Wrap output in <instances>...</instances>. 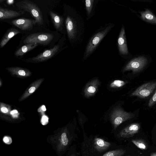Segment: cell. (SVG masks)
<instances>
[{"label":"cell","instance_id":"4fadbf2b","mask_svg":"<svg viewBox=\"0 0 156 156\" xmlns=\"http://www.w3.org/2000/svg\"><path fill=\"white\" fill-rule=\"evenodd\" d=\"M24 12V11L22 10L16 11L0 7V19L1 20H3L7 19L14 18L23 14Z\"/></svg>","mask_w":156,"mask_h":156},{"label":"cell","instance_id":"9a60e30c","mask_svg":"<svg viewBox=\"0 0 156 156\" xmlns=\"http://www.w3.org/2000/svg\"><path fill=\"white\" fill-rule=\"evenodd\" d=\"M6 69L12 75L19 77H27L30 76L31 72L28 69L18 67H9Z\"/></svg>","mask_w":156,"mask_h":156},{"label":"cell","instance_id":"ba28073f","mask_svg":"<svg viewBox=\"0 0 156 156\" xmlns=\"http://www.w3.org/2000/svg\"><path fill=\"white\" fill-rule=\"evenodd\" d=\"M147 63V59L143 57H139L129 62L123 69V71L132 70L136 73L142 69Z\"/></svg>","mask_w":156,"mask_h":156},{"label":"cell","instance_id":"1f68e13d","mask_svg":"<svg viewBox=\"0 0 156 156\" xmlns=\"http://www.w3.org/2000/svg\"><path fill=\"white\" fill-rule=\"evenodd\" d=\"M38 112H44L46 111V109L44 105H43L41 106L38 109Z\"/></svg>","mask_w":156,"mask_h":156},{"label":"cell","instance_id":"8992f818","mask_svg":"<svg viewBox=\"0 0 156 156\" xmlns=\"http://www.w3.org/2000/svg\"><path fill=\"white\" fill-rule=\"evenodd\" d=\"M54 36L48 33H36L27 36L24 40L25 44L36 43L44 45L48 44L53 39Z\"/></svg>","mask_w":156,"mask_h":156},{"label":"cell","instance_id":"4dcf8cb0","mask_svg":"<svg viewBox=\"0 0 156 156\" xmlns=\"http://www.w3.org/2000/svg\"><path fill=\"white\" fill-rule=\"evenodd\" d=\"M48 118L47 116L45 115H43L41 119V122L42 124L44 123H44H46L47 122H48Z\"/></svg>","mask_w":156,"mask_h":156},{"label":"cell","instance_id":"83f0119b","mask_svg":"<svg viewBox=\"0 0 156 156\" xmlns=\"http://www.w3.org/2000/svg\"><path fill=\"white\" fill-rule=\"evenodd\" d=\"M74 149L73 146L71 147L66 152L67 156H77Z\"/></svg>","mask_w":156,"mask_h":156},{"label":"cell","instance_id":"d590c367","mask_svg":"<svg viewBox=\"0 0 156 156\" xmlns=\"http://www.w3.org/2000/svg\"><path fill=\"white\" fill-rule=\"evenodd\" d=\"M127 156H130V155H127Z\"/></svg>","mask_w":156,"mask_h":156},{"label":"cell","instance_id":"30bf717a","mask_svg":"<svg viewBox=\"0 0 156 156\" xmlns=\"http://www.w3.org/2000/svg\"><path fill=\"white\" fill-rule=\"evenodd\" d=\"M140 128V124L133 123L126 126L120 131L118 136L122 138L132 137L138 133Z\"/></svg>","mask_w":156,"mask_h":156},{"label":"cell","instance_id":"5b68a950","mask_svg":"<svg viewBox=\"0 0 156 156\" xmlns=\"http://www.w3.org/2000/svg\"><path fill=\"white\" fill-rule=\"evenodd\" d=\"M134 116V115L133 114L126 112L120 108L114 109L111 115V121L114 129H116L122 123Z\"/></svg>","mask_w":156,"mask_h":156},{"label":"cell","instance_id":"f1b7e54d","mask_svg":"<svg viewBox=\"0 0 156 156\" xmlns=\"http://www.w3.org/2000/svg\"><path fill=\"white\" fill-rule=\"evenodd\" d=\"M3 142L7 144H10L12 142V138L9 136H5L3 138Z\"/></svg>","mask_w":156,"mask_h":156},{"label":"cell","instance_id":"d6986e66","mask_svg":"<svg viewBox=\"0 0 156 156\" xmlns=\"http://www.w3.org/2000/svg\"><path fill=\"white\" fill-rule=\"evenodd\" d=\"M38 45L36 43H30L26 44L17 50L14 53L16 56H22L26 53L34 49Z\"/></svg>","mask_w":156,"mask_h":156},{"label":"cell","instance_id":"ffe728a7","mask_svg":"<svg viewBox=\"0 0 156 156\" xmlns=\"http://www.w3.org/2000/svg\"><path fill=\"white\" fill-rule=\"evenodd\" d=\"M51 20L55 28L59 30L61 28L63 23L62 17L58 15L51 11L49 12Z\"/></svg>","mask_w":156,"mask_h":156},{"label":"cell","instance_id":"5bb4252c","mask_svg":"<svg viewBox=\"0 0 156 156\" xmlns=\"http://www.w3.org/2000/svg\"><path fill=\"white\" fill-rule=\"evenodd\" d=\"M44 80V79L41 78L33 82L26 89L24 93L21 97L19 99L20 101L25 99L34 92L39 87Z\"/></svg>","mask_w":156,"mask_h":156},{"label":"cell","instance_id":"484cf974","mask_svg":"<svg viewBox=\"0 0 156 156\" xmlns=\"http://www.w3.org/2000/svg\"><path fill=\"white\" fill-rule=\"evenodd\" d=\"M94 1L93 0H86L85 1L86 11L88 15H89L91 12Z\"/></svg>","mask_w":156,"mask_h":156},{"label":"cell","instance_id":"d4e9b609","mask_svg":"<svg viewBox=\"0 0 156 156\" xmlns=\"http://www.w3.org/2000/svg\"><path fill=\"white\" fill-rule=\"evenodd\" d=\"M126 83L122 80H117L113 81L110 84V87L112 88L120 87L124 85Z\"/></svg>","mask_w":156,"mask_h":156},{"label":"cell","instance_id":"f546056e","mask_svg":"<svg viewBox=\"0 0 156 156\" xmlns=\"http://www.w3.org/2000/svg\"><path fill=\"white\" fill-rule=\"evenodd\" d=\"M10 113L12 115L14 118H17V116H18L19 114L17 111L15 110L11 111Z\"/></svg>","mask_w":156,"mask_h":156},{"label":"cell","instance_id":"2e32d148","mask_svg":"<svg viewBox=\"0 0 156 156\" xmlns=\"http://www.w3.org/2000/svg\"><path fill=\"white\" fill-rule=\"evenodd\" d=\"M68 37L71 40L74 38L76 34V25L72 18L68 16L65 21Z\"/></svg>","mask_w":156,"mask_h":156},{"label":"cell","instance_id":"8d00e7d4","mask_svg":"<svg viewBox=\"0 0 156 156\" xmlns=\"http://www.w3.org/2000/svg\"><path fill=\"white\" fill-rule=\"evenodd\" d=\"M138 156H141V155H138Z\"/></svg>","mask_w":156,"mask_h":156},{"label":"cell","instance_id":"603a6c76","mask_svg":"<svg viewBox=\"0 0 156 156\" xmlns=\"http://www.w3.org/2000/svg\"><path fill=\"white\" fill-rule=\"evenodd\" d=\"M131 141L137 147L142 150H146L148 148L147 143L142 139H133Z\"/></svg>","mask_w":156,"mask_h":156},{"label":"cell","instance_id":"3957f363","mask_svg":"<svg viewBox=\"0 0 156 156\" xmlns=\"http://www.w3.org/2000/svg\"><path fill=\"white\" fill-rule=\"evenodd\" d=\"M15 5L19 10L29 12L39 25L43 24V19L41 12L37 5L34 3L25 0L16 2Z\"/></svg>","mask_w":156,"mask_h":156},{"label":"cell","instance_id":"7a4b0ae2","mask_svg":"<svg viewBox=\"0 0 156 156\" xmlns=\"http://www.w3.org/2000/svg\"><path fill=\"white\" fill-rule=\"evenodd\" d=\"M81 152L84 156H93L102 154L108 149L111 144L96 136L87 137L84 135Z\"/></svg>","mask_w":156,"mask_h":156},{"label":"cell","instance_id":"52a82bcc","mask_svg":"<svg viewBox=\"0 0 156 156\" xmlns=\"http://www.w3.org/2000/svg\"><path fill=\"white\" fill-rule=\"evenodd\" d=\"M156 88V82H148L137 88L131 94L132 96L145 98L149 96Z\"/></svg>","mask_w":156,"mask_h":156},{"label":"cell","instance_id":"44dd1931","mask_svg":"<svg viewBox=\"0 0 156 156\" xmlns=\"http://www.w3.org/2000/svg\"><path fill=\"white\" fill-rule=\"evenodd\" d=\"M142 18L144 20L151 23L156 24V17L149 10L141 13Z\"/></svg>","mask_w":156,"mask_h":156},{"label":"cell","instance_id":"4316f807","mask_svg":"<svg viewBox=\"0 0 156 156\" xmlns=\"http://www.w3.org/2000/svg\"><path fill=\"white\" fill-rule=\"evenodd\" d=\"M156 103V89L154 93L150 100L148 102V105L149 107L152 106Z\"/></svg>","mask_w":156,"mask_h":156},{"label":"cell","instance_id":"7c38bea8","mask_svg":"<svg viewBox=\"0 0 156 156\" xmlns=\"http://www.w3.org/2000/svg\"><path fill=\"white\" fill-rule=\"evenodd\" d=\"M118 48L120 53L126 55L128 53L124 28L122 27L118 39Z\"/></svg>","mask_w":156,"mask_h":156},{"label":"cell","instance_id":"6da1fadb","mask_svg":"<svg viewBox=\"0 0 156 156\" xmlns=\"http://www.w3.org/2000/svg\"><path fill=\"white\" fill-rule=\"evenodd\" d=\"M76 135L67 126L59 129L48 135L47 142L50 144L57 156H63L67 151Z\"/></svg>","mask_w":156,"mask_h":156},{"label":"cell","instance_id":"ac0fdd59","mask_svg":"<svg viewBox=\"0 0 156 156\" xmlns=\"http://www.w3.org/2000/svg\"><path fill=\"white\" fill-rule=\"evenodd\" d=\"M20 33V31L16 29L12 28L9 30L1 40L0 47H3L11 39Z\"/></svg>","mask_w":156,"mask_h":156},{"label":"cell","instance_id":"d6a6232c","mask_svg":"<svg viewBox=\"0 0 156 156\" xmlns=\"http://www.w3.org/2000/svg\"><path fill=\"white\" fill-rule=\"evenodd\" d=\"M14 2V1L13 0H9L6 1V2L9 5H11L13 4Z\"/></svg>","mask_w":156,"mask_h":156},{"label":"cell","instance_id":"7402d4cb","mask_svg":"<svg viewBox=\"0 0 156 156\" xmlns=\"http://www.w3.org/2000/svg\"><path fill=\"white\" fill-rule=\"evenodd\" d=\"M126 152L124 149H118L107 151L101 156H123Z\"/></svg>","mask_w":156,"mask_h":156},{"label":"cell","instance_id":"836d02e7","mask_svg":"<svg viewBox=\"0 0 156 156\" xmlns=\"http://www.w3.org/2000/svg\"><path fill=\"white\" fill-rule=\"evenodd\" d=\"M150 156H156V152H154L151 153Z\"/></svg>","mask_w":156,"mask_h":156},{"label":"cell","instance_id":"8fae6325","mask_svg":"<svg viewBox=\"0 0 156 156\" xmlns=\"http://www.w3.org/2000/svg\"><path fill=\"white\" fill-rule=\"evenodd\" d=\"M12 24L23 30H30L37 23L35 20L26 18H20L12 20Z\"/></svg>","mask_w":156,"mask_h":156},{"label":"cell","instance_id":"277c9868","mask_svg":"<svg viewBox=\"0 0 156 156\" xmlns=\"http://www.w3.org/2000/svg\"><path fill=\"white\" fill-rule=\"evenodd\" d=\"M112 27L111 25L107 26L103 30L96 33L92 37L87 46L85 52V57H87L91 54Z\"/></svg>","mask_w":156,"mask_h":156},{"label":"cell","instance_id":"e0dca14e","mask_svg":"<svg viewBox=\"0 0 156 156\" xmlns=\"http://www.w3.org/2000/svg\"><path fill=\"white\" fill-rule=\"evenodd\" d=\"M99 84V82L97 80H93L89 83L84 91L85 95L86 97H90L94 94Z\"/></svg>","mask_w":156,"mask_h":156},{"label":"cell","instance_id":"cb8c5ba5","mask_svg":"<svg viewBox=\"0 0 156 156\" xmlns=\"http://www.w3.org/2000/svg\"><path fill=\"white\" fill-rule=\"evenodd\" d=\"M0 105L1 112L7 114L10 113L11 108L10 105L2 102H0Z\"/></svg>","mask_w":156,"mask_h":156},{"label":"cell","instance_id":"9c48e42d","mask_svg":"<svg viewBox=\"0 0 156 156\" xmlns=\"http://www.w3.org/2000/svg\"><path fill=\"white\" fill-rule=\"evenodd\" d=\"M59 48L58 45H55L53 48L46 50L37 56L31 58V61L35 62L45 61L53 56Z\"/></svg>","mask_w":156,"mask_h":156},{"label":"cell","instance_id":"e575fe53","mask_svg":"<svg viewBox=\"0 0 156 156\" xmlns=\"http://www.w3.org/2000/svg\"><path fill=\"white\" fill-rule=\"evenodd\" d=\"M0 83H0V86H1V80H0Z\"/></svg>","mask_w":156,"mask_h":156}]
</instances>
